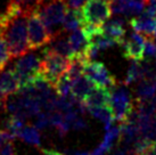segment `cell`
I'll list each match as a JSON object with an SVG mask.
<instances>
[{"instance_id":"4316f807","label":"cell","mask_w":156,"mask_h":155,"mask_svg":"<svg viewBox=\"0 0 156 155\" xmlns=\"http://www.w3.org/2000/svg\"><path fill=\"white\" fill-rule=\"evenodd\" d=\"M0 155H15V153H14V145L12 140L5 142L4 145L0 147Z\"/></svg>"},{"instance_id":"e0dca14e","label":"cell","mask_w":156,"mask_h":155,"mask_svg":"<svg viewBox=\"0 0 156 155\" xmlns=\"http://www.w3.org/2000/svg\"><path fill=\"white\" fill-rule=\"evenodd\" d=\"M156 95V79L144 78L137 87V98H152Z\"/></svg>"},{"instance_id":"9a60e30c","label":"cell","mask_w":156,"mask_h":155,"mask_svg":"<svg viewBox=\"0 0 156 155\" xmlns=\"http://www.w3.org/2000/svg\"><path fill=\"white\" fill-rule=\"evenodd\" d=\"M83 24V18L80 9L69 8L66 13L64 21L62 23V31L63 32H73V31L81 29Z\"/></svg>"},{"instance_id":"30bf717a","label":"cell","mask_w":156,"mask_h":155,"mask_svg":"<svg viewBox=\"0 0 156 155\" xmlns=\"http://www.w3.org/2000/svg\"><path fill=\"white\" fill-rule=\"evenodd\" d=\"M21 88V82L14 69L6 70L0 73V104H5L7 97L17 92Z\"/></svg>"},{"instance_id":"1f68e13d","label":"cell","mask_w":156,"mask_h":155,"mask_svg":"<svg viewBox=\"0 0 156 155\" xmlns=\"http://www.w3.org/2000/svg\"><path fill=\"white\" fill-rule=\"evenodd\" d=\"M1 108H4V105H2V104H0V110H1Z\"/></svg>"},{"instance_id":"d6a6232c","label":"cell","mask_w":156,"mask_h":155,"mask_svg":"<svg viewBox=\"0 0 156 155\" xmlns=\"http://www.w3.org/2000/svg\"><path fill=\"white\" fill-rule=\"evenodd\" d=\"M155 64H156V56H155Z\"/></svg>"},{"instance_id":"4fadbf2b","label":"cell","mask_w":156,"mask_h":155,"mask_svg":"<svg viewBox=\"0 0 156 155\" xmlns=\"http://www.w3.org/2000/svg\"><path fill=\"white\" fill-rule=\"evenodd\" d=\"M48 48L62 55V56L69 58V59L75 56V52L69 45V38L65 37V32H62L59 34H57L56 37H54L51 40V46Z\"/></svg>"},{"instance_id":"7c38bea8","label":"cell","mask_w":156,"mask_h":155,"mask_svg":"<svg viewBox=\"0 0 156 155\" xmlns=\"http://www.w3.org/2000/svg\"><path fill=\"white\" fill-rule=\"evenodd\" d=\"M103 31L109 38L114 39L117 42V45H122L124 42V37H126V31L124 27V21L122 18L115 17L107 23H104Z\"/></svg>"},{"instance_id":"ac0fdd59","label":"cell","mask_w":156,"mask_h":155,"mask_svg":"<svg viewBox=\"0 0 156 155\" xmlns=\"http://www.w3.org/2000/svg\"><path fill=\"white\" fill-rule=\"evenodd\" d=\"M16 137L21 138L25 142L32 144V145H34L37 147L41 146L39 129L37 127H31V125H29V127H23L22 129L20 130V132L17 134Z\"/></svg>"},{"instance_id":"d6986e66","label":"cell","mask_w":156,"mask_h":155,"mask_svg":"<svg viewBox=\"0 0 156 155\" xmlns=\"http://www.w3.org/2000/svg\"><path fill=\"white\" fill-rule=\"evenodd\" d=\"M120 138H121V127H113L112 125L108 130H106L104 140L99 145V147L105 153L109 152L111 148L113 147V144L116 140H119Z\"/></svg>"},{"instance_id":"7a4b0ae2","label":"cell","mask_w":156,"mask_h":155,"mask_svg":"<svg viewBox=\"0 0 156 155\" xmlns=\"http://www.w3.org/2000/svg\"><path fill=\"white\" fill-rule=\"evenodd\" d=\"M69 9L66 0H48L35 9L51 37L62 33V23L64 21L67 10Z\"/></svg>"},{"instance_id":"8992f818","label":"cell","mask_w":156,"mask_h":155,"mask_svg":"<svg viewBox=\"0 0 156 155\" xmlns=\"http://www.w3.org/2000/svg\"><path fill=\"white\" fill-rule=\"evenodd\" d=\"M111 105L114 114V120L121 123L126 122L131 113L134 111L133 102L129 91L124 87H114V90H112Z\"/></svg>"},{"instance_id":"3957f363","label":"cell","mask_w":156,"mask_h":155,"mask_svg":"<svg viewBox=\"0 0 156 155\" xmlns=\"http://www.w3.org/2000/svg\"><path fill=\"white\" fill-rule=\"evenodd\" d=\"M42 62L40 67V73L55 87L58 79L67 72L69 67V59L62 56L54 50L46 48L42 52Z\"/></svg>"},{"instance_id":"6da1fadb","label":"cell","mask_w":156,"mask_h":155,"mask_svg":"<svg viewBox=\"0 0 156 155\" xmlns=\"http://www.w3.org/2000/svg\"><path fill=\"white\" fill-rule=\"evenodd\" d=\"M5 14L6 22L2 30V35L8 45L12 58H18L30 52L27 40L29 14L10 4L7 5Z\"/></svg>"},{"instance_id":"2e32d148","label":"cell","mask_w":156,"mask_h":155,"mask_svg":"<svg viewBox=\"0 0 156 155\" xmlns=\"http://www.w3.org/2000/svg\"><path fill=\"white\" fill-rule=\"evenodd\" d=\"M69 41L72 49L75 52V55L84 54L87 47L89 46V40H88L87 35L84 34L82 29H78V30L71 32V34L69 35Z\"/></svg>"},{"instance_id":"52a82bcc","label":"cell","mask_w":156,"mask_h":155,"mask_svg":"<svg viewBox=\"0 0 156 155\" xmlns=\"http://www.w3.org/2000/svg\"><path fill=\"white\" fill-rule=\"evenodd\" d=\"M83 74L90 80L95 86L105 87L108 89H113L116 86V79L108 72L103 63L99 62H88L84 66Z\"/></svg>"},{"instance_id":"277c9868","label":"cell","mask_w":156,"mask_h":155,"mask_svg":"<svg viewBox=\"0 0 156 155\" xmlns=\"http://www.w3.org/2000/svg\"><path fill=\"white\" fill-rule=\"evenodd\" d=\"M27 40L30 50H37L51 42L52 37L42 21L40 20L37 10L29 14L27 20Z\"/></svg>"},{"instance_id":"cb8c5ba5","label":"cell","mask_w":156,"mask_h":155,"mask_svg":"<svg viewBox=\"0 0 156 155\" xmlns=\"http://www.w3.org/2000/svg\"><path fill=\"white\" fill-rule=\"evenodd\" d=\"M10 59H12V55L9 52L8 45L6 42L2 33H0V73L4 71Z\"/></svg>"},{"instance_id":"d4e9b609","label":"cell","mask_w":156,"mask_h":155,"mask_svg":"<svg viewBox=\"0 0 156 155\" xmlns=\"http://www.w3.org/2000/svg\"><path fill=\"white\" fill-rule=\"evenodd\" d=\"M131 0H111V9L114 15H124Z\"/></svg>"},{"instance_id":"836d02e7","label":"cell","mask_w":156,"mask_h":155,"mask_svg":"<svg viewBox=\"0 0 156 155\" xmlns=\"http://www.w3.org/2000/svg\"><path fill=\"white\" fill-rule=\"evenodd\" d=\"M107 1H111V0H107Z\"/></svg>"},{"instance_id":"f546056e","label":"cell","mask_w":156,"mask_h":155,"mask_svg":"<svg viewBox=\"0 0 156 155\" xmlns=\"http://www.w3.org/2000/svg\"><path fill=\"white\" fill-rule=\"evenodd\" d=\"M84 1L86 0H66V2L71 9H80L84 4Z\"/></svg>"},{"instance_id":"9c48e42d","label":"cell","mask_w":156,"mask_h":155,"mask_svg":"<svg viewBox=\"0 0 156 155\" xmlns=\"http://www.w3.org/2000/svg\"><path fill=\"white\" fill-rule=\"evenodd\" d=\"M145 43H146V35L133 31L129 35V38L122 43L123 56L131 60H137V62L143 60L145 57Z\"/></svg>"},{"instance_id":"7402d4cb","label":"cell","mask_w":156,"mask_h":155,"mask_svg":"<svg viewBox=\"0 0 156 155\" xmlns=\"http://www.w3.org/2000/svg\"><path fill=\"white\" fill-rule=\"evenodd\" d=\"M44 1L46 0H9L8 4L14 5L23 12L30 14L31 12H33L38 7H40Z\"/></svg>"},{"instance_id":"f1b7e54d","label":"cell","mask_w":156,"mask_h":155,"mask_svg":"<svg viewBox=\"0 0 156 155\" xmlns=\"http://www.w3.org/2000/svg\"><path fill=\"white\" fill-rule=\"evenodd\" d=\"M112 155H137L136 152L132 148H128V147H117L115 151L113 152Z\"/></svg>"},{"instance_id":"83f0119b","label":"cell","mask_w":156,"mask_h":155,"mask_svg":"<svg viewBox=\"0 0 156 155\" xmlns=\"http://www.w3.org/2000/svg\"><path fill=\"white\" fill-rule=\"evenodd\" d=\"M71 128H73L74 130H83L87 129V122L83 120L82 117H76L75 120L72 122L71 124Z\"/></svg>"},{"instance_id":"484cf974","label":"cell","mask_w":156,"mask_h":155,"mask_svg":"<svg viewBox=\"0 0 156 155\" xmlns=\"http://www.w3.org/2000/svg\"><path fill=\"white\" fill-rule=\"evenodd\" d=\"M145 56L147 58L156 56V41L153 35L146 37V43H145Z\"/></svg>"},{"instance_id":"ffe728a7","label":"cell","mask_w":156,"mask_h":155,"mask_svg":"<svg viewBox=\"0 0 156 155\" xmlns=\"http://www.w3.org/2000/svg\"><path fill=\"white\" fill-rule=\"evenodd\" d=\"M72 79L69 77L67 73H64L62 75L58 81L56 82L55 85V91L58 96H62V97H67V96L71 95V91H72Z\"/></svg>"},{"instance_id":"5bb4252c","label":"cell","mask_w":156,"mask_h":155,"mask_svg":"<svg viewBox=\"0 0 156 155\" xmlns=\"http://www.w3.org/2000/svg\"><path fill=\"white\" fill-rule=\"evenodd\" d=\"M95 87H96L95 85H94L84 74H82L81 77H79V78H76L75 80H73L71 94H72L75 98H78L79 100H82L83 102V99L90 94V91L92 90Z\"/></svg>"},{"instance_id":"5b68a950","label":"cell","mask_w":156,"mask_h":155,"mask_svg":"<svg viewBox=\"0 0 156 155\" xmlns=\"http://www.w3.org/2000/svg\"><path fill=\"white\" fill-rule=\"evenodd\" d=\"M83 23L103 26L112 16L111 4L107 0H86L80 8Z\"/></svg>"},{"instance_id":"8fae6325","label":"cell","mask_w":156,"mask_h":155,"mask_svg":"<svg viewBox=\"0 0 156 155\" xmlns=\"http://www.w3.org/2000/svg\"><path fill=\"white\" fill-rule=\"evenodd\" d=\"M111 98H112V89L96 86L90 91V94L83 99V104L86 105V107L112 106Z\"/></svg>"},{"instance_id":"603a6c76","label":"cell","mask_w":156,"mask_h":155,"mask_svg":"<svg viewBox=\"0 0 156 155\" xmlns=\"http://www.w3.org/2000/svg\"><path fill=\"white\" fill-rule=\"evenodd\" d=\"M24 124H25V119L24 117L20 115H15V114H10V116L7 119V122H6V129L16 137L17 134L20 132V130L24 127Z\"/></svg>"},{"instance_id":"4dcf8cb0","label":"cell","mask_w":156,"mask_h":155,"mask_svg":"<svg viewBox=\"0 0 156 155\" xmlns=\"http://www.w3.org/2000/svg\"><path fill=\"white\" fill-rule=\"evenodd\" d=\"M72 155H88L89 153L88 152H80V151H74L71 153Z\"/></svg>"},{"instance_id":"44dd1931","label":"cell","mask_w":156,"mask_h":155,"mask_svg":"<svg viewBox=\"0 0 156 155\" xmlns=\"http://www.w3.org/2000/svg\"><path fill=\"white\" fill-rule=\"evenodd\" d=\"M144 77V71H143V64H140L137 60H133V63L131 64L130 69L128 70L126 78L124 80V85H131L136 81H140Z\"/></svg>"},{"instance_id":"ba28073f","label":"cell","mask_w":156,"mask_h":155,"mask_svg":"<svg viewBox=\"0 0 156 155\" xmlns=\"http://www.w3.org/2000/svg\"><path fill=\"white\" fill-rule=\"evenodd\" d=\"M41 62H42V58H40L35 54L26 52L25 55L18 57V60L14 66V70L20 79L21 87L27 83L39 72L41 67Z\"/></svg>"}]
</instances>
